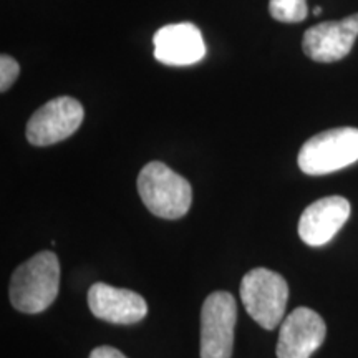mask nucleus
I'll return each instance as SVG.
<instances>
[{"label":"nucleus","instance_id":"nucleus-1","mask_svg":"<svg viewBox=\"0 0 358 358\" xmlns=\"http://www.w3.org/2000/svg\"><path fill=\"white\" fill-rule=\"evenodd\" d=\"M60 287V262L52 250H43L13 272L10 302L24 313H40L48 308Z\"/></svg>","mask_w":358,"mask_h":358},{"label":"nucleus","instance_id":"nucleus-2","mask_svg":"<svg viewBox=\"0 0 358 358\" xmlns=\"http://www.w3.org/2000/svg\"><path fill=\"white\" fill-rule=\"evenodd\" d=\"M138 192L148 211L163 219L186 216L192 203V189L187 179L159 161H151L141 169Z\"/></svg>","mask_w":358,"mask_h":358},{"label":"nucleus","instance_id":"nucleus-3","mask_svg":"<svg viewBox=\"0 0 358 358\" xmlns=\"http://www.w3.org/2000/svg\"><path fill=\"white\" fill-rule=\"evenodd\" d=\"M358 161V129L343 127L322 131L303 143L299 168L310 176H322L350 166Z\"/></svg>","mask_w":358,"mask_h":358},{"label":"nucleus","instance_id":"nucleus-4","mask_svg":"<svg viewBox=\"0 0 358 358\" xmlns=\"http://www.w3.org/2000/svg\"><path fill=\"white\" fill-rule=\"evenodd\" d=\"M241 299L245 310L262 329L274 330L284 319L289 301V285L271 268L257 267L241 282Z\"/></svg>","mask_w":358,"mask_h":358},{"label":"nucleus","instance_id":"nucleus-5","mask_svg":"<svg viewBox=\"0 0 358 358\" xmlns=\"http://www.w3.org/2000/svg\"><path fill=\"white\" fill-rule=\"evenodd\" d=\"M237 306L229 292L217 290L201 310V358H231Z\"/></svg>","mask_w":358,"mask_h":358},{"label":"nucleus","instance_id":"nucleus-6","mask_svg":"<svg viewBox=\"0 0 358 358\" xmlns=\"http://www.w3.org/2000/svg\"><path fill=\"white\" fill-rule=\"evenodd\" d=\"M85 118L82 103L71 96H58L45 103L27 123V140L34 146H50L70 138Z\"/></svg>","mask_w":358,"mask_h":358},{"label":"nucleus","instance_id":"nucleus-7","mask_svg":"<svg viewBox=\"0 0 358 358\" xmlns=\"http://www.w3.org/2000/svg\"><path fill=\"white\" fill-rule=\"evenodd\" d=\"M358 37V13L313 25L303 34V53L319 64H334L352 52Z\"/></svg>","mask_w":358,"mask_h":358},{"label":"nucleus","instance_id":"nucleus-8","mask_svg":"<svg viewBox=\"0 0 358 358\" xmlns=\"http://www.w3.org/2000/svg\"><path fill=\"white\" fill-rule=\"evenodd\" d=\"M325 322L315 310L299 307L282 322L277 340V358H310L324 343Z\"/></svg>","mask_w":358,"mask_h":358},{"label":"nucleus","instance_id":"nucleus-9","mask_svg":"<svg viewBox=\"0 0 358 358\" xmlns=\"http://www.w3.org/2000/svg\"><path fill=\"white\" fill-rule=\"evenodd\" d=\"M155 58L169 66L194 65L206 57L201 30L191 22L161 27L153 37Z\"/></svg>","mask_w":358,"mask_h":358},{"label":"nucleus","instance_id":"nucleus-10","mask_svg":"<svg viewBox=\"0 0 358 358\" xmlns=\"http://www.w3.org/2000/svg\"><path fill=\"white\" fill-rule=\"evenodd\" d=\"M350 203L342 196H329L312 203L299 219V236L312 248L334 239L350 217Z\"/></svg>","mask_w":358,"mask_h":358},{"label":"nucleus","instance_id":"nucleus-11","mask_svg":"<svg viewBox=\"0 0 358 358\" xmlns=\"http://www.w3.org/2000/svg\"><path fill=\"white\" fill-rule=\"evenodd\" d=\"M88 306L95 317L111 324L129 325L145 319L148 313L146 301L140 294L113 285L93 284L88 290Z\"/></svg>","mask_w":358,"mask_h":358},{"label":"nucleus","instance_id":"nucleus-12","mask_svg":"<svg viewBox=\"0 0 358 358\" xmlns=\"http://www.w3.org/2000/svg\"><path fill=\"white\" fill-rule=\"evenodd\" d=\"M268 13L282 24H299L308 15L307 0H271Z\"/></svg>","mask_w":358,"mask_h":358},{"label":"nucleus","instance_id":"nucleus-13","mask_svg":"<svg viewBox=\"0 0 358 358\" xmlns=\"http://www.w3.org/2000/svg\"><path fill=\"white\" fill-rule=\"evenodd\" d=\"M20 73V65L15 58L3 53L0 57V92L6 93Z\"/></svg>","mask_w":358,"mask_h":358},{"label":"nucleus","instance_id":"nucleus-14","mask_svg":"<svg viewBox=\"0 0 358 358\" xmlns=\"http://www.w3.org/2000/svg\"><path fill=\"white\" fill-rule=\"evenodd\" d=\"M90 358H127V357L113 347H98L90 353Z\"/></svg>","mask_w":358,"mask_h":358},{"label":"nucleus","instance_id":"nucleus-15","mask_svg":"<svg viewBox=\"0 0 358 358\" xmlns=\"http://www.w3.org/2000/svg\"><path fill=\"white\" fill-rule=\"evenodd\" d=\"M320 12H322V8H320V7H315V8H313V15H320Z\"/></svg>","mask_w":358,"mask_h":358}]
</instances>
